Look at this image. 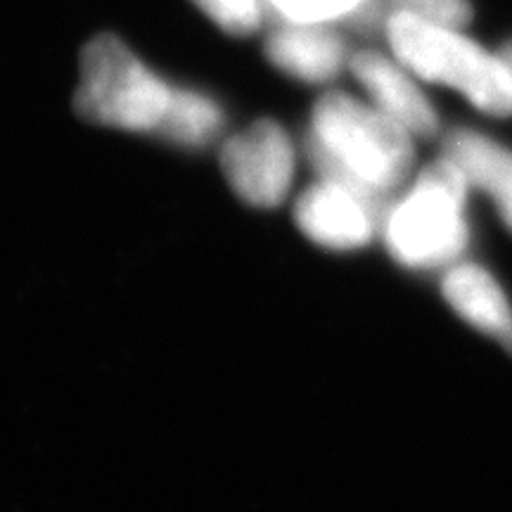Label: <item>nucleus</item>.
I'll use <instances>...</instances> for the list:
<instances>
[{
    "mask_svg": "<svg viewBox=\"0 0 512 512\" xmlns=\"http://www.w3.org/2000/svg\"><path fill=\"white\" fill-rule=\"evenodd\" d=\"M306 150L320 176L392 200L413 171V136L373 102L328 93L311 112Z\"/></svg>",
    "mask_w": 512,
    "mask_h": 512,
    "instance_id": "obj_1",
    "label": "nucleus"
},
{
    "mask_svg": "<svg viewBox=\"0 0 512 512\" xmlns=\"http://www.w3.org/2000/svg\"><path fill=\"white\" fill-rule=\"evenodd\" d=\"M467 190L465 174L446 155L420 171L406 195L392 202L380 230L396 264L415 271L458 264L470 245Z\"/></svg>",
    "mask_w": 512,
    "mask_h": 512,
    "instance_id": "obj_2",
    "label": "nucleus"
},
{
    "mask_svg": "<svg viewBox=\"0 0 512 512\" xmlns=\"http://www.w3.org/2000/svg\"><path fill=\"white\" fill-rule=\"evenodd\" d=\"M384 24L394 57L413 76L463 93L491 117L512 114V72L501 55H491L458 29L411 12L394 10Z\"/></svg>",
    "mask_w": 512,
    "mask_h": 512,
    "instance_id": "obj_3",
    "label": "nucleus"
},
{
    "mask_svg": "<svg viewBox=\"0 0 512 512\" xmlns=\"http://www.w3.org/2000/svg\"><path fill=\"white\" fill-rule=\"evenodd\" d=\"M178 83L159 76L114 34L95 36L81 53L76 112L91 124L162 138Z\"/></svg>",
    "mask_w": 512,
    "mask_h": 512,
    "instance_id": "obj_4",
    "label": "nucleus"
},
{
    "mask_svg": "<svg viewBox=\"0 0 512 512\" xmlns=\"http://www.w3.org/2000/svg\"><path fill=\"white\" fill-rule=\"evenodd\" d=\"M392 202L351 183L320 176L299 195L294 204V221L316 245L349 252L370 245L375 235H380Z\"/></svg>",
    "mask_w": 512,
    "mask_h": 512,
    "instance_id": "obj_5",
    "label": "nucleus"
},
{
    "mask_svg": "<svg viewBox=\"0 0 512 512\" xmlns=\"http://www.w3.org/2000/svg\"><path fill=\"white\" fill-rule=\"evenodd\" d=\"M292 138L271 119L256 121L247 131L228 138L221 150V169L240 200L259 209H273L290 192L294 178Z\"/></svg>",
    "mask_w": 512,
    "mask_h": 512,
    "instance_id": "obj_6",
    "label": "nucleus"
},
{
    "mask_svg": "<svg viewBox=\"0 0 512 512\" xmlns=\"http://www.w3.org/2000/svg\"><path fill=\"white\" fill-rule=\"evenodd\" d=\"M351 74L358 86L382 114L406 128L413 138H432L439 133V117L425 98L413 74L399 60H389L377 50H361L351 55Z\"/></svg>",
    "mask_w": 512,
    "mask_h": 512,
    "instance_id": "obj_7",
    "label": "nucleus"
},
{
    "mask_svg": "<svg viewBox=\"0 0 512 512\" xmlns=\"http://www.w3.org/2000/svg\"><path fill=\"white\" fill-rule=\"evenodd\" d=\"M264 53L278 72L304 83H328L349 64V48L330 24L278 22Z\"/></svg>",
    "mask_w": 512,
    "mask_h": 512,
    "instance_id": "obj_8",
    "label": "nucleus"
},
{
    "mask_svg": "<svg viewBox=\"0 0 512 512\" xmlns=\"http://www.w3.org/2000/svg\"><path fill=\"white\" fill-rule=\"evenodd\" d=\"M441 294L465 323L494 337L512 354V309L498 280L479 264H453L441 280Z\"/></svg>",
    "mask_w": 512,
    "mask_h": 512,
    "instance_id": "obj_9",
    "label": "nucleus"
},
{
    "mask_svg": "<svg viewBox=\"0 0 512 512\" xmlns=\"http://www.w3.org/2000/svg\"><path fill=\"white\" fill-rule=\"evenodd\" d=\"M444 155L458 164L470 188L496 204L512 230V150L470 128H456L444 138Z\"/></svg>",
    "mask_w": 512,
    "mask_h": 512,
    "instance_id": "obj_10",
    "label": "nucleus"
},
{
    "mask_svg": "<svg viewBox=\"0 0 512 512\" xmlns=\"http://www.w3.org/2000/svg\"><path fill=\"white\" fill-rule=\"evenodd\" d=\"M223 110L211 95L190 86H178L176 105L162 138L181 147H207L223 131Z\"/></svg>",
    "mask_w": 512,
    "mask_h": 512,
    "instance_id": "obj_11",
    "label": "nucleus"
},
{
    "mask_svg": "<svg viewBox=\"0 0 512 512\" xmlns=\"http://www.w3.org/2000/svg\"><path fill=\"white\" fill-rule=\"evenodd\" d=\"M192 3L219 27L223 34L252 36L271 17L266 0H192Z\"/></svg>",
    "mask_w": 512,
    "mask_h": 512,
    "instance_id": "obj_12",
    "label": "nucleus"
},
{
    "mask_svg": "<svg viewBox=\"0 0 512 512\" xmlns=\"http://www.w3.org/2000/svg\"><path fill=\"white\" fill-rule=\"evenodd\" d=\"M366 0H266L278 22L337 24L347 22Z\"/></svg>",
    "mask_w": 512,
    "mask_h": 512,
    "instance_id": "obj_13",
    "label": "nucleus"
},
{
    "mask_svg": "<svg viewBox=\"0 0 512 512\" xmlns=\"http://www.w3.org/2000/svg\"><path fill=\"white\" fill-rule=\"evenodd\" d=\"M394 8L401 12L427 19V22L444 24V27L460 29L470 22L472 8L467 0H392Z\"/></svg>",
    "mask_w": 512,
    "mask_h": 512,
    "instance_id": "obj_14",
    "label": "nucleus"
},
{
    "mask_svg": "<svg viewBox=\"0 0 512 512\" xmlns=\"http://www.w3.org/2000/svg\"><path fill=\"white\" fill-rule=\"evenodd\" d=\"M501 57H503L505 62H508V67H510V72H512V41L505 43V48L501 50Z\"/></svg>",
    "mask_w": 512,
    "mask_h": 512,
    "instance_id": "obj_15",
    "label": "nucleus"
}]
</instances>
